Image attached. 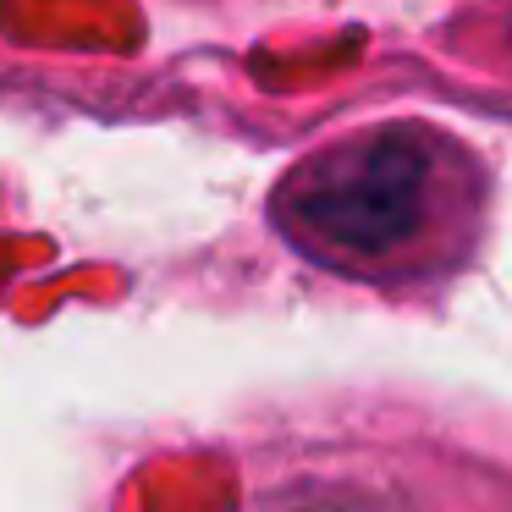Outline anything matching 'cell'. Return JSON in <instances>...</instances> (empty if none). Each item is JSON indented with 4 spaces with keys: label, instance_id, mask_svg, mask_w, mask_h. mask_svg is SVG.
Returning a JSON list of instances; mask_svg holds the SVG:
<instances>
[{
    "label": "cell",
    "instance_id": "cell-1",
    "mask_svg": "<svg viewBox=\"0 0 512 512\" xmlns=\"http://www.w3.org/2000/svg\"><path fill=\"white\" fill-rule=\"evenodd\" d=\"M435 166L441 155L424 133L380 127L314 155L287 182L281 210L320 254L380 265L424 237L435 215Z\"/></svg>",
    "mask_w": 512,
    "mask_h": 512
}]
</instances>
